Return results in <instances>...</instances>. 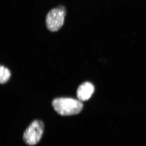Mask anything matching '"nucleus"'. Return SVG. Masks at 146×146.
I'll return each mask as SVG.
<instances>
[{
	"mask_svg": "<svg viewBox=\"0 0 146 146\" xmlns=\"http://www.w3.org/2000/svg\"><path fill=\"white\" fill-rule=\"evenodd\" d=\"M55 111L63 116L77 115L83 108V104L78 100L71 98H58L52 102Z\"/></svg>",
	"mask_w": 146,
	"mask_h": 146,
	"instance_id": "obj_1",
	"label": "nucleus"
},
{
	"mask_svg": "<svg viewBox=\"0 0 146 146\" xmlns=\"http://www.w3.org/2000/svg\"><path fill=\"white\" fill-rule=\"evenodd\" d=\"M66 14V8L60 5L53 8L47 13L46 18V25L50 31H58L63 27Z\"/></svg>",
	"mask_w": 146,
	"mask_h": 146,
	"instance_id": "obj_2",
	"label": "nucleus"
},
{
	"mask_svg": "<svg viewBox=\"0 0 146 146\" xmlns=\"http://www.w3.org/2000/svg\"><path fill=\"white\" fill-rule=\"evenodd\" d=\"M44 130V125L43 122L35 120L24 131L23 137L24 142L28 145H35L41 140Z\"/></svg>",
	"mask_w": 146,
	"mask_h": 146,
	"instance_id": "obj_3",
	"label": "nucleus"
},
{
	"mask_svg": "<svg viewBox=\"0 0 146 146\" xmlns=\"http://www.w3.org/2000/svg\"><path fill=\"white\" fill-rule=\"evenodd\" d=\"M94 91V85L91 82H86L79 86L77 91V96L80 101H85L91 98Z\"/></svg>",
	"mask_w": 146,
	"mask_h": 146,
	"instance_id": "obj_4",
	"label": "nucleus"
},
{
	"mask_svg": "<svg viewBox=\"0 0 146 146\" xmlns=\"http://www.w3.org/2000/svg\"><path fill=\"white\" fill-rule=\"evenodd\" d=\"M11 76L10 71L3 65L0 67V82L1 84L6 83L9 80Z\"/></svg>",
	"mask_w": 146,
	"mask_h": 146,
	"instance_id": "obj_5",
	"label": "nucleus"
}]
</instances>
